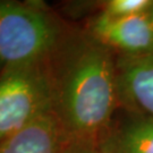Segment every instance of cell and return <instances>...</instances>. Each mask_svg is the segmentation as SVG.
Segmentation results:
<instances>
[{"label": "cell", "mask_w": 153, "mask_h": 153, "mask_svg": "<svg viewBox=\"0 0 153 153\" xmlns=\"http://www.w3.org/2000/svg\"><path fill=\"white\" fill-rule=\"evenodd\" d=\"M116 73L120 105L153 118V53L116 55Z\"/></svg>", "instance_id": "6"}, {"label": "cell", "mask_w": 153, "mask_h": 153, "mask_svg": "<svg viewBox=\"0 0 153 153\" xmlns=\"http://www.w3.org/2000/svg\"><path fill=\"white\" fill-rule=\"evenodd\" d=\"M153 0H108L101 6L100 14L112 18H121L145 14L151 8Z\"/></svg>", "instance_id": "8"}, {"label": "cell", "mask_w": 153, "mask_h": 153, "mask_svg": "<svg viewBox=\"0 0 153 153\" xmlns=\"http://www.w3.org/2000/svg\"><path fill=\"white\" fill-rule=\"evenodd\" d=\"M65 137L53 112L0 143V153H60Z\"/></svg>", "instance_id": "7"}, {"label": "cell", "mask_w": 153, "mask_h": 153, "mask_svg": "<svg viewBox=\"0 0 153 153\" xmlns=\"http://www.w3.org/2000/svg\"><path fill=\"white\" fill-rule=\"evenodd\" d=\"M48 65L64 137L98 143L120 107L116 53L88 30L68 27Z\"/></svg>", "instance_id": "1"}, {"label": "cell", "mask_w": 153, "mask_h": 153, "mask_svg": "<svg viewBox=\"0 0 153 153\" xmlns=\"http://www.w3.org/2000/svg\"><path fill=\"white\" fill-rule=\"evenodd\" d=\"M60 153H101L98 143L85 140H66L64 141Z\"/></svg>", "instance_id": "9"}, {"label": "cell", "mask_w": 153, "mask_h": 153, "mask_svg": "<svg viewBox=\"0 0 153 153\" xmlns=\"http://www.w3.org/2000/svg\"><path fill=\"white\" fill-rule=\"evenodd\" d=\"M51 112L53 91L48 59L0 71V143Z\"/></svg>", "instance_id": "3"}, {"label": "cell", "mask_w": 153, "mask_h": 153, "mask_svg": "<svg viewBox=\"0 0 153 153\" xmlns=\"http://www.w3.org/2000/svg\"><path fill=\"white\" fill-rule=\"evenodd\" d=\"M98 140L101 153H153V118L125 105Z\"/></svg>", "instance_id": "5"}, {"label": "cell", "mask_w": 153, "mask_h": 153, "mask_svg": "<svg viewBox=\"0 0 153 153\" xmlns=\"http://www.w3.org/2000/svg\"><path fill=\"white\" fill-rule=\"evenodd\" d=\"M88 30L116 55L153 53V25L148 13L121 18L98 14Z\"/></svg>", "instance_id": "4"}, {"label": "cell", "mask_w": 153, "mask_h": 153, "mask_svg": "<svg viewBox=\"0 0 153 153\" xmlns=\"http://www.w3.org/2000/svg\"><path fill=\"white\" fill-rule=\"evenodd\" d=\"M148 15H149V17H150V19H151V23H152V25H153V4H152V6H151V8L149 9Z\"/></svg>", "instance_id": "10"}, {"label": "cell", "mask_w": 153, "mask_h": 153, "mask_svg": "<svg viewBox=\"0 0 153 153\" xmlns=\"http://www.w3.org/2000/svg\"><path fill=\"white\" fill-rule=\"evenodd\" d=\"M67 28L43 6L0 1V71L13 65L49 59Z\"/></svg>", "instance_id": "2"}]
</instances>
